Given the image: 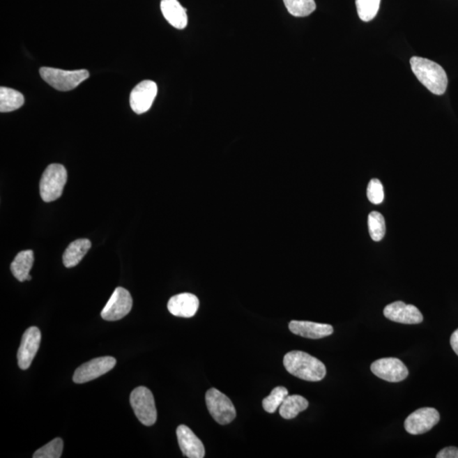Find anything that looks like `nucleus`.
Here are the masks:
<instances>
[{
	"label": "nucleus",
	"instance_id": "1",
	"mask_svg": "<svg viewBox=\"0 0 458 458\" xmlns=\"http://www.w3.org/2000/svg\"><path fill=\"white\" fill-rule=\"evenodd\" d=\"M284 365L289 374L305 381L318 382L326 376V367L307 352L293 351L284 358Z\"/></svg>",
	"mask_w": 458,
	"mask_h": 458
},
{
	"label": "nucleus",
	"instance_id": "2",
	"mask_svg": "<svg viewBox=\"0 0 458 458\" xmlns=\"http://www.w3.org/2000/svg\"><path fill=\"white\" fill-rule=\"evenodd\" d=\"M410 64L414 75L425 87L434 95H444L448 89V78L440 65L428 59L417 56L411 58Z\"/></svg>",
	"mask_w": 458,
	"mask_h": 458
},
{
	"label": "nucleus",
	"instance_id": "3",
	"mask_svg": "<svg viewBox=\"0 0 458 458\" xmlns=\"http://www.w3.org/2000/svg\"><path fill=\"white\" fill-rule=\"evenodd\" d=\"M68 181V171L61 164H51L43 174L39 189L43 201L52 202L56 201L63 193Z\"/></svg>",
	"mask_w": 458,
	"mask_h": 458
},
{
	"label": "nucleus",
	"instance_id": "4",
	"mask_svg": "<svg viewBox=\"0 0 458 458\" xmlns=\"http://www.w3.org/2000/svg\"><path fill=\"white\" fill-rule=\"evenodd\" d=\"M40 76L47 84L59 91H70L87 80L89 72L87 70H64L51 68L39 70Z\"/></svg>",
	"mask_w": 458,
	"mask_h": 458
},
{
	"label": "nucleus",
	"instance_id": "5",
	"mask_svg": "<svg viewBox=\"0 0 458 458\" xmlns=\"http://www.w3.org/2000/svg\"><path fill=\"white\" fill-rule=\"evenodd\" d=\"M130 403L136 417L144 425L152 426L158 420L155 399L150 390L139 386L132 391Z\"/></svg>",
	"mask_w": 458,
	"mask_h": 458
},
{
	"label": "nucleus",
	"instance_id": "6",
	"mask_svg": "<svg viewBox=\"0 0 458 458\" xmlns=\"http://www.w3.org/2000/svg\"><path fill=\"white\" fill-rule=\"evenodd\" d=\"M206 402L211 417L219 425H229L236 420V407L221 391L215 388L210 389L206 394Z\"/></svg>",
	"mask_w": 458,
	"mask_h": 458
},
{
	"label": "nucleus",
	"instance_id": "7",
	"mask_svg": "<svg viewBox=\"0 0 458 458\" xmlns=\"http://www.w3.org/2000/svg\"><path fill=\"white\" fill-rule=\"evenodd\" d=\"M132 298L126 289L119 287L115 289L111 298L101 312L102 319L107 321H117L123 319L132 310Z\"/></svg>",
	"mask_w": 458,
	"mask_h": 458
},
{
	"label": "nucleus",
	"instance_id": "8",
	"mask_svg": "<svg viewBox=\"0 0 458 458\" xmlns=\"http://www.w3.org/2000/svg\"><path fill=\"white\" fill-rule=\"evenodd\" d=\"M116 360L112 356H103L90 360L83 364L75 371L73 375V381L76 383H87L100 376L108 373L115 367Z\"/></svg>",
	"mask_w": 458,
	"mask_h": 458
},
{
	"label": "nucleus",
	"instance_id": "9",
	"mask_svg": "<svg viewBox=\"0 0 458 458\" xmlns=\"http://www.w3.org/2000/svg\"><path fill=\"white\" fill-rule=\"evenodd\" d=\"M440 421V413L432 407H422L411 413L405 420V429L413 436L429 432Z\"/></svg>",
	"mask_w": 458,
	"mask_h": 458
},
{
	"label": "nucleus",
	"instance_id": "10",
	"mask_svg": "<svg viewBox=\"0 0 458 458\" xmlns=\"http://www.w3.org/2000/svg\"><path fill=\"white\" fill-rule=\"evenodd\" d=\"M371 371L383 381L397 383L409 376V369L401 360L394 358H381L372 363Z\"/></svg>",
	"mask_w": 458,
	"mask_h": 458
},
{
	"label": "nucleus",
	"instance_id": "11",
	"mask_svg": "<svg viewBox=\"0 0 458 458\" xmlns=\"http://www.w3.org/2000/svg\"><path fill=\"white\" fill-rule=\"evenodd\" d=\"M41 342V332L37 327L27 328L22 335L21 346L17 352L20 369L26 370L32 364Z\"/></svg>",
	"mask_w": 458,
	"mask_h": 458
},
{
	"label": "nucleus",
	"instance_id": "12",
	"mask_svg": "<svg viewBox=\"0 0 458 458\" xmlns=\"http://www.w3.org/2000/svg\"><path fill=\"white\" fill-rule=\"evenodd\" d=\"M158 85L151 80H144L132 90L130 95V105L136 114H143L152 107L156 95Z\"/></svg>",
	"mask_w": 458,
	"mask_h": 458
},
{
	"label": "nucleus",
	"instance_id": "13",
	"mask_svg": "<svg viewBox=\"0 0 458 458\" xmlns=\"http://www.w3.org/2000/svg\"><path fill=\"white\" fill-rule=\"evenodd\" d=\"M383 315L393 322L404 324H418L424 320L421 312L415 305H407L402 301H395L386 305Z\"/></svg>",
	"mask_w": 458,
	"mask_h": 458
},
{
	"label": "nucleus",
	"instance_id": "14",
	"mask_svg": "<svg viewBox=\"0 0 458 458\" xmlns=\"http://www.w3.org/2000/svg\"><path fill=\"white\" fill-rule=\"evenodd\" d=\"M199 301L197 296L183 293L172 296L168 301L167 308L172 315L179 318L190 319L197 314Z\"/></svg>",
	"mask_w": 458,
	"mask_h": 458
},
{
	"label": "nucleus",
	"instance_id": "15",
	"mask_svg": "<svg viewBox=\"0 0 458 458\" xmlns=\"http://www.w3.org/2000/svg\"><path fill=\"white\" fill-rule=\"evenodd\" d=\"M177 437L180 449L183 455L189 458L205 457V446L202 441L186 425H180L177 429Z\"/></svg>",
	"mask_w": 458,
	"mask_h": 458
},
{
	"label": "nucleus",
	"instance_id": "16",
	"mask_svg": "<svg viewBox=\"0 0 458 458\" xmlns=\"http://www.w3.org/2000/svg\"><path fill=\"white\" fill-rule=\"evenodd\" d=\"M289 328L293 335L312 339L327 337L334 333V328L330 324L307 322V321H291L289 324Z\"/></svg>",
	"mask_w": 458,
	"mask_h": 458
},
{
	"label": "nucleus",
	"instance_id": "17",
	"mask_svg": "<svg viewBox=\"0 0 458 458\" xmlns=\"http://www.w3.org/2000/svg\"><path fill=\"white\" fill-rule=\"evenodd\" d=\"M160 10L164 17L177 29H185L188 25L187 10L178 0H162Z\"/></svg>",
	"mask_w": 458,
	"mask_h": 458
},
{
	"label": "nucleus",
	"instance_id": "18",
	"mask_svg": "<svg viewBox=\"0 0 458 458\" xmlns=\"http://www.w3.org/2000/svg\"><path fill=\"white\" fill-rule=\"evenodd\" d=\"M33 250H27L19 252L10 265L11 273L15 279L20 282L32 280L29 273L33 268Z\"/></svg>",
	"mask_w": 458,
	"mask_h": 458
},
{
	"label": "nucleus",
	"instance_id": "19",
	"mask_svg": "<svg viewBox=\"0 0 458 458\" xmlns=\"http://www.w3.org/2000/svg\"><path fill=\"white\" fill-rule=\"evenodd\" d=\"M90 248H91V242L88 238H79L70 243L63 254L65 267L68 268L76 267L83 260Z\"/></svg>",
	"mask_w": 458,
	"mask_h": 458
},
{
	"label": "nucleus",
	"instance_id": "20",
	"mask_svg": "<svg viewBox=\"0 0 458 458\" xmlns=\"http://www.w3.org/2000/svg\"><path fill=\"white\" fill-rule=\"evenodd\" d=\"M308 406V401L301 395H288L280 407V414L284 420H293L300 413L307 410Z\"/></svg>",
	"mask_w": 458,
	"mask_h": 458
},
{
	"label": "nucleus",
	"instance_id": "21",
	"mask_svg": "<svg viewBox=\"0 0 458 458\" xmlns=\"http://www.w3.org/2000/svg\"><path fill=\"white\" fill-rule=\"evenodd\" d=\"M25 99L22 93L13 89L0 88V112H11L21 108Z\"/></svg>",
	"mask_w": 458,
	"mask_h": 458
},
{
	"label": "nucleus",
	"instance_id": "22",
	"mask_svg": "<svg viewBox=\"0 0 458 458\" xmlns=\"http://www.w3.org/2000/svg\"><path fill=\"white\" fill-rule=\"evenodd\" d=\"M289 14L296 17H305L316 10L314 0H284Z\"/></svg>",
	"mask_w": 458,
	"mask_h": 458
},
{
	"label": "nucleus",
	"instance_id": "23",
	"mask_svg": "<svg viewBox=\"0 0 458 458\" xmlns=\"http://www.w3.org/2000/svg\"><path fill=\"white\" fill-rule=\"evenodd\" d=\"M289 395V391L285 387L279 386L274 388L268 395V397L264 399L262 401V406H264L266 412L268 413H274L277 409H280L282 403L284 402V399Z\"/></svg>",
	"mask_w": 458,
	"mask_h": 458
},
{
	"label": "nucleus",
	"instance_id": "24",
	"mask_svg": "<svg viewBox=\"0 0 458 458\" xmlns=\"http://www.w3.org/2000/svg\"><path fill=\"white\" fill-rule=\"evenodd\" d=\"M356 6L360 19L367 22L377 15L381 0H356Z\"/></svg>",
	"mask_w": 458,
	"mask_h": 458
},
{
	"label": "nucleus",
	"instance_id": "25",
	"mask_svg": "<svg viewBox=\"0 0 458 458\" xmlns=\"http://www.w3.org/2000/svg\"><path fill=\"white\" fill-rule=\"evenodd\" d=\"M369 230L372 240L381 241L386 234V221L382 214L373 211L369 216Z\"/></svg>",
	"mask_w": 458,
	"mask_h": 458
},
{
	"label": "nucleus",
	"instance_id": "26",
	"mask_svg": "<svg viewBox=\"0 0 458 458\" xmlns=\"http://www.w3.org/2000/svg\"><path fill=\"white\" fill-rule=\"evenodd\" d=\"M64 443L61 438L51 441L33 454V458H60L63 452Z\"/></svg>",
	"mask_w": 458,
	"mask_h": 458
},
{
	"label": "nucleus",
	"instance_id": "27",
	"mask_svg": "<svg viewBox=\"0 0 458 458\" xmlns=\"http://www.w3.org/2000/svg\"><path fill=\"white\" fill-rule=\"evenodd\" d=\"M367 198L369 201L379 205L381 204L385 199V193H383V188L381 181L379 179H372L367 186Z\"/></svg>",
	"mask_w": 458,
	"mask_h": 458
},
{
	"label": "nucleus",
	"instance_id": "28",
	"mask_svg": "<svg viewBox=\"0 0 458 458\" xmlns=\"http://www.w3.org/2000/svg\"><path fill=\"white\" fill-rule=\"evenodd\" d=\"M437 458H458V448L451 446L445 448L437 454Z\"/></svg>",
	"mask_w": 458,
	"mask_h": 458
},
{
	"label": "nucleus",
	"instance_id": "29",
	"mask_svg": "<svg viewBox=\"0 0 458 458\" xmlns=\"http://www.w3.org/2000/svg\"><path fill=\"white\" fill-rule=\"evenodd\" d=\"M451 346L455 353L458 356V330L453 333L451 336Z\"/></svg>",
	"mask_w": 458,
	"mask_h": 458
}]
</instances>
